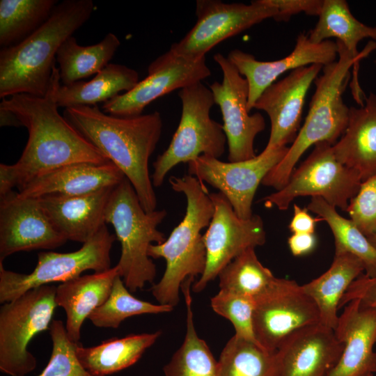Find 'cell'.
Here are the masks:
<instances>
[{
  "instance_id": "22",
  "label": "cell",
  "mask_w": 376,
  "mask_h": 376,
  "mask_svg": "<svg viewBox=\"0 0 376 376\" xmlns=\"http://www.w3.org/2000/svg\"><path fill=\"white\" fill-rule=\"evenodd\" d=\"M115 187L84 195L48 194L38 198L55 228L67 240L84 244L106 225L105 209Z\"/></svg>"
},
{
  "instance_id": "34",
  "label": "cell",
  "mask_w": 376,
  "mask_h": 376,
  "mask_svg": "<svg viewBox=\"0 0 376 376\" xmlns=\"http://www.w3.org/2000/svg\"><path fill=\"white\" fill-rule=\"evenodd\" d=\"M56 0H1L0 45H14L28 37L50 16Z\"/></svg>"
},
{
  "instance_id": "20",
  "label": "cell",
  "mask_w": 376,
  "mask_h": 376,
  "mask_svg": "<svg viewBox=\"0 0 376 376\" xmlns=\"http://www.w3.org/2000/svg\"><path fill=\"white\" fill-rule=\"evenodd\" d=\"M337 55L336 42L328 40L315 43L310 40L308 34L301 33L297 38L294 49L283 58L261 61L251 54L238 49L230 51L227 58L247 81V109L250 111L264 91L282 74L313 64L324 66L336 61Z\"/></svg>"
},
{
  "instance_id": "35",
  "label": "cell",
  "mask_w": 376,
  "mask_h": 376,
  "mask_svg": "<svg viewBox=\"0 0 376 376\" xmlns=\"http://www.w3.org/2000/svg\"><path fill=\"white\" fill-rule=\"evenodd\" d=\"M274 353L234 335L220 354L219 376H272Z\"/></svg>"
},
{
  "instance_id": "39",
  "label": "cell",
  "mask_w": 376,
  "mask_h": 376,
  "mask_svg": "<svg viewBox=\"0 0 376 376\" xmlns=\"http://www.w3.org/2000/svg\"><path fill=\"white\" fill-rule=\"evenodd\" d=\"M346 212L367 237L376 233V175L361 182Z\"/></svg>"
},
{
  "instance_id": "36",
  "label": "cell",
  "mask_w": 376,
  "mask_h": 376,
  "mask_svg": "<svg viewBox=\"0 0 376 376\" xmlns=\"http://www.w3.org/2000/svg\"><path fill=\"white\" fill-rule=\"evenodd\" d=\"M173 308L170 305H156L134 297L118 275L108 299L88 319L97 327L117 329L124 320L132 316L166 313Z\"/></svg>"
},
{
  "instance_id": "45",
  "label": "cell",
  "mask_w": 376,
  "mask_h": 376,
  "mask_svg": "<svg viewBox=\"0 0 376 376\" xmlns=\"http://www.w3.org/2000/svg\"><path fill=\"white\" fill-rule=\"evenodd\" d=\"M368 239L370 241V242L373 244V246L376 248V233L368 237Z\"/></svg>"
},
{
  "instance_id": "31",
  "label": "cell",
  "mask_w": 376,
  "mask_h": 376,
  "mask_svg": "<svg viewBox=\"0 0 376 376\" xmlns=\"http://www.w3.org/2000/svg\"><path fill=\"white\" fill-rule=\"evenodd\" d=\"M120 45V40L112 33H107L98 43L88 46L79 45L73 36L68 38L56 54L63 85H70L100 72Z\"/></svg>"
},
{
  "instance_id": "1",
  "label": "cell",
  "mask_w": 376,
  "mask_h": 376,
  "mask_svg": "<svg viewBox=\"0 0 376 376\" xmlns=\"http://www.w3.org/2000/svg\"><path fill=\"white\" fill-rule=\"evenodd\" d=\"M60 81L55 65L43 97L17 94L2 99L0 107L17 116L27 128L29 139L16 163L0 164V197L14 187L19 189L34 178L68 164L111 162L58 113L56 92Z\"/></svg>"
},
{
  "instance_id": "2",
  "label": "cell",
  "mask_w": 376,
  "mask_h": 376,
  "mask_svg": "<svg viewBox=\"0 0 376 376\" xmlns=\"http://www.w3.org/2000/svg\"><path fill=\"white\" fill-rule=\"evenodd\" d=\"M63 116L123 173L144 210H155L157 197L148 164L161 137V114L119 117L95 105L65 108Z\"/></svg>"
},
{
  "instance_id": "3",
  "label": "cell",
  "mask_w": 376,
  "mask_h": 376,
  "mask_svg": "<svg viewBox=\"0 0 376 376\" xmlns=\"http://www.w3.org/2000/svg\"><path fill=\"white\" fill-rule=\"evenodd\" d=\"M92 0L58 3L49 18L21 42L0 50V97L17 94L43 97L50 84L57 52L91 17Z\"/></svg>"
},
{
  "instance_id": "24",
  "label": "cell",
  "mask_w": 376,
  "mask_h": 376,
  "mask_svg": "<svg viewBox=\"0 0 376 376\" xmlns=\"http://www.w3.org/2000/svg\"><path fill=\"white\" fill-rule=\"evenodd\" d=\"M337 160L357 171L361 181L376 175V95L359 108L350 107L346 129L333 146Z\"/></svg>"
},
{
  "instance_id": "42",
  "label": "cell",
  "mask_w": 376,
  "mask_h": 376,
  "mask_svg": "<svg viewBox=\"0 0 376 376\" xmlns=\"http://www.w3.org/2000/svg\"><path fill=\"white\" fill-rule=\"evenodd\" d=\"M293 217L288 226L290 230L293 233H314L316 223L322 219L312 217L307 209L297 204L293 205Z\"/></svg>"
},
{
  "instance_id": "12",
  "label": "cell",
  "mask_w": 376,
  "mask_h": 376,
  "mask_svg": "<svg viewBox=\"0 0 376 376\" xmlns=\"http://www.w3.org/2000/svg\"><path fill=\"white\" fill-rule=\"evenodd\" d=\"M210 196L214 212L203 234L206 265L204 272L192 286L194 292L204 290L209 282L244 251L262 246L266 242L264 224L259 215L242 219L223 194L212 193Z\"/></svg>"
},
{
  "instance_id": "46",
  "label": "cell",
  "mask_w": 376,
  "mask_h": 376,
  "mask_svg": "<svg viewBox=\"0 0 376 376\" xmlns=\"http://www.w3.org/2000/svg\"><path fill=\"white\" fill-rule=\"evenodd\" d=\"M368 376H373V375H368Z\"/></svg>"
},
{
  "instance_id": "38",
  "label": "cell",
  "mask_w": 376,
  "mask_h": 376,
  "mask_svg": "<svg viewBox=\"0 0 376 376\" xmlns=\"http://www.w3.org/2000/svg\"><path fill=\"white\" fill-rule=\"evenodd\" d=\"M210 304L215 313L233 324L235 335L258 343L253 331L255 301L253 299L219 290L211 298Z\"/></svg>"
},
{
  "instance_id": "5",
  "label": "cell",
  "mask_w": 376,
  "mask_h": 376,
  "mask_svg": "<svg viewBox=\"0 0 376 376\" xmlns=\"http://www.w3.org/2000/svg\"><path fill=\"white\" fill-rule=\"evenodd\" d=\"M169 181L175 191L185 196V214L163 243L149 246L148 254L164 258L166 264L161 280L151 288L152 294L159 304L173 307L180 300L182 283L188 278L201 276L205 269L206 249L201 230L208 227L214 205L205 186L196 177L171 176Z\"/></svg>"
},
{
  "instance_id": "25",
  "label": "cell",
  "mask_w": 376,
  "mask_h": 376,
  "mask_svg": "<svg viewBox=\"0 0 376 376\" xmlns=\"http://www.w3.org/2000/svg\"><path fill=\"white\" fill-rule=\"evenodd\" d=\"M118 275L116 265L104 272L79 276L56 287L55 301L65 311V329L72 341L79 343L84 320L106 301Z\"/></svg>"
},
{
  "instance_id": "21",
  "label": "cell",
  "mask_w": 376,
  "mask_h": 376,
  "mask_svg": "<svg viewBox=\"0 0 376 376\" xmlns=\"http://www.w3.org/2000/svg\"><path fill=\"white\" fill-rule=\"evenodd\" d=\"M334 333L343 350L328 376H368L376 373L375 308L352 300L339 316Z\"/></svg>"
},
{
  "instance_id": "44",
  "label": "cell",
  "mask_w": 376,
  "mask_h": 376,
  "mask_svg": "<svg viewBox=\"0 0 376 376\" xmlns=\"http://www.w3.org/2000/svg\"><path fill=\"white\" fill-rule=\"evenodd\" d=\"M0 125L5 126H22L17 116L11 111L0 107Z\"/></svg>"
},
{
  "instance_id": "16",
  "label": "cell",
  "mask_w": 376,
  "mask_h": 376,
  "mask_svg": "<svg viewBox=\"0 0 376 376\" xmlns=\"http://www.w3.org/2000/svg\"><path fill=\"white\" fill-rule=\"evenodd\" d=\"M213 58L222 71L223 80L221 83L214 81L209 88L222 114L228 160L236 162L253 159L256 156L254 141L265 128V118L260 113H249L246 79L221 53L214 54Z\"/></svg>"
},
{
  "instance_id": "37",
  "label": "cell",
  "mask_w": 376,
  "mask_h": 376,
  "mask_svg": "<svg viewBox=\"0 0 376 376\" xmlns=\"http://www.w3.org/2000/svg\"><path fill=\"white\" fill-rule=\"evenodd\" d=\"M49 330L52 341L51 357L37 376H93L79 362L76 352L79 343L69 338L63 322L53 320Z\"/></svg>"
},
{
  "instance_id": "19",
  "label": "cell",
  "mask_w": 376,
  "mask_h": 376,
  "mask_svg": "<svg viewBox=\"0 0 376 376\" xmlns=\"http://www.w3.org/2000/svg\"><path fill=\"white\" fill-rule=\"evenodd\" d=\"M343 350L334 329L320 323L302 328L274 352L272 376H328Z\"/></svg>"
},
{
  "instance_id": "8",
  "label": "cell",
  "mask_w": 376,
  "mask_h": 376,
  "mask_svg": "<svg viewBox=\"0 0 376 376\" xmlns=\"http://www.w3.org/2000/svg\"><path fill=\"white\" fill-rule=\"evenodd\" d=\"M56 287L32 288L0 308V370L10 376H25L37 366L28 345L49 329L55 308Z\"/></svg>"
},
{
  "instance_id": "29",
  "label": "cell",
  "mask_w": 376,
  "mask_h": 376,
  "mask_svg": "<svg viewBox=\"0 0 376 376\" xmlns=\"http://www.w3.org/2000/svg\"><path fill=\"white\" fill-rule=\"evenodd\" d=\"M318 17L316 25L308 33L311 42L320 43L335 38L354 58L368 56L376 49V43L370 41L362 52L358 51L357 46L361 40H376V27L367 26L355 18L346 1L324 0Z\"/></svg>"
},
{
  "instance_id": "23",
  "label": "cell",
  "mask_w": 376,
  "mask_h": 376,
  "mask_svg": "<svg viewBox=\"0 0 376 376\" xmlns=\"http://www.w3.org/2000/svg\"><path fill=\"white\" fill-rule=\"evenodd\" d=\"M125 178L111 162L106 164L79 162L68 164L38 175L18 189L24 198L48 194L78 196L115 187Z\"/></svg>"
},
{
  "instance_id": "15",
  "label": "cell",
  "mask_w": 376,
  "mask_h": 376,
  "mask_svg": "<svg viewBox=\"0 0 376 376\" xmlns=\"http://www.w3.org/2000/svg\"><path fill=\"white\" fill-rule=\"evenodd\" d=\"M210 75L205 56L192 58L169 49L149 65L146 77L130 91L104 102L102 109L103 112L115 116H139L156 99L201 82Z\"/></svg>"
},
{
  "instance_id": "30",
  "label": "cell",
  "mask_w": 376,
  "mask_h": 376,
  "mask_svg": "<svg viewBox=\"0 0 376 376\" xmlns=\"http://www.w3.org/2000/svg\"><path fill=\"white\" fill-rule=\"evenodd\" d=\"M194 279L188 278L181 285L187 308L186 334L180 347L164 367L165 376H219L218 361L194 327L191 296Z\"/></svg>"
},
{
  "instance_id": "47",
  "label": "cell",
  "mask_w": 376,
  "mask_h": 376,
  "mask_svg": "<svg viewBox=\"0 0 376 376\" xmlns=\"http://www.w3.org/2000/svg\"><path fill=\"white\" fill-rule=\"evenodd\" d=\"M375 62L376 63V60L375 61Z\"/></svg>"
},
{
  "instance_id": "32",
  "label": "cell",
  "mask_w": 376,
  "mask_h": 376,
  "mask_svg": "<svg viewBox=\"0 0 376 376\" xmlns=\"http://www.w3.org/2000/svg\"><path fill=\"white\" fill-rule=\"evenodd\" d=\"M307 210L329 226L334 237L335 253H349L357 256L363 263L364 274L376 276V248L350 219L340 216L335 207L319 197L311 198Z\"/></svg>"
},
{
  "instance_id": "4",
  "label": "cell",
  "mask_w": 376,
  "mask_h": 376,
  "mask_svg": "<svg viewBox=\"0 0 376 376\" xmlns=\"http://www.w3.org/2000/svg\"><path fill=\"white\" fill-rule=\"evenodd\" d=\"M336 43L338 60L323 66L322 74L314 81L315 91L304 123L285 156L263 180V185L280 190L309 147L322 141L334 146L344 133L350 107L344 102L343 94L350 81V68L353 67L352 93L359 95L362 93L358 79L359 63L368 55L354 58L340 42Z\"/></svg>"
},
{
  "instance_id": "26",
  "label": "cell",
  "mask_w": 376,
  "mask_h": 376,
  "mask_svg": "<svg viewBox=\"0 0 376 376\" xmlns=\"http://www.w3.org/2000/svg\"><path fill=\"white\" fill-rule=\"evenodd\" d=\"M364 272L363 263L357 256L349 253H335L327 272L301 285L316 304L321 324L336 329L340 301L351 283Z\"/></svg>"
},
{
  "instance_id": "10",
  "label": "cell",
  "mask_w": 376,
  "mask_h": 376,
  "mask_svg": "<svg viewBox=\"0 0 376 376\" xmlns=\"http://www.w3.org/2000/svg\"><path fill=\"white\" fill-rule=\"evenodd\" d=\"M116 239L105 225L75 251L40 252L30 274L7 270L0 262V303L10 301L34 288L72 280L86 270L101 272L110 269V253Z\"/></svg>"
},
{
  "instance_id": "33",
  "label": "cell",
  "mask_w": 376,
  "mask_h": 376,
  "mask_svg": "<svg viewBox=\"0 0 376 376\" xmlns=\"http://www.w3.org/2000/svg\"><path fill=\"white\" fill-rule=\"evenodd\" d=\"M218 276L220 290L254 301L269 292L279 279L260 262L253 248L233 260Z\"/></svg>"
},
{
  "instance_id": "9",
  "label": "cell",
  "mask_w": 376,
  "mask_h": 376,
  "mask_svg": "<svg viewBox=\"0 0 376 376\" xmlns=\"http://www.w3.org/2000/svg\"><path fill=\"white\" fill-rule=\"evenodd\" d=\"M361 182L357 171L337 160L333 146L322 141L314 145L312 152L294 169L282 189L263 201L267 206L274 205L280 210H285L294 198L311 196L321 198L329 205L346 211Z\"/></svg>"
},
{
  "instance_id": "41",
  "label": "cell",
  "mask_w": 376,
  "mask_h": 376,
  "mask_svg": "<svg viewBox=\"0 0 376 376\" xmlns=\"http://www.w3.org/2000/svg\"><path fill=\"white\" fill-rule=\"evenodd\" d=\"M278 13L274 19L277 22H287L300 13L308 15H319L324 0H269Z\"/></svg>"
},
{
  "instance_id": "28",
  "label": "cell",
  "mask_w": 376,
  "mask_h": 376,
  "mask_svg": "<svg viewBox=\"0 0 376 376\" xmlns=\"http://www.w3.org/2000/svg\"><path fill=\"white\" fill-rule=\"evenodd\" d=\"M139 81L137 71L125 65L109 63L90 81L60 85L56 92L58 107L95 106L132 90Z\"/></svg>"
},
{
  "instance_id": "27",
  "label": "cell",
  "mask_w": 376,
  "mask_h": 376,
  "mask_svg": "<svg viewBox=\"0 0 376 376\" xmlns=\"http://www.w3.org/2000/svg\"><path fill=\"white\" fill-rule=\"evenodd\" d=\"M161 331L130 334L124 338H111L93 347L78 344L77 356L84 368L93 376H107L135 363L152 345Z\"/></svg>"
},
{
  "instance_id": "11",
  "label": "cell",
  "mask_w": 376,
  "mask_h": 376,
  "mask_svg": "<svg viewBox=\"0 0 376 376\" xmlns=\"http://www.w3.org/2000/svg\"><path fill=\"white\" fill-rule=\"evenodd\" d=\"M277 13L269 0L252 1L249 4L197 0L196 24L179 42L172 44L170 49L192 58L205 57L224 40L274 18Z\"/></svg>"
},
{
  "instance_id": "17",
  "label": "cell",
  "mask_w": 376,
  "mask_h": 376,
  "mask_svg": "<svg viewBox=\"0 0 376 376\" xmlns=\"http://www.w3.org/2000/svg\"><path fill=\"white\" fill-rule=\"evenodd\" d=\"M66 241L38 198L21 197L13 191L0 197V262L17 252L51 250Z\"/></svg>"
},
{
  "instance_id": "43",
  "label": "cell",
  "mask_w": 376,
  "mask_h": 376,
  "mask_svg": "<svg viewBox=\"0 0 376 376\" xmlns=\"http://www.w3.org/2000/svg\"><path fill=\"white\" fill-rule=\"evenodd\" d=\"M289 248L295 256L311 253L315 247L314 233H293L288 240Z\"/></svg>"
},
{
  "instance_id": "40",
  "label": "cell",
  "mask_w": 376,
  "mask_h": 376,
  "mask_svg": "<svg viewBox=\"0 0 376 376\" xmlns=\"http://www.w3.org/2000/svg\"><path fill=\"white\" fill-rule=\"evenodd\" d=\"M354 299L359 300L363 306L376 309V276L363 273L355 279L343 296L339 308Z\"/></svg>"
},
{
  "instance_id": "7",
  "label": "cell",
  "mask_w": 376,
  "mask_h": 376,
  "mask_svg": "<svg viewBox=\"0 0 376 376\" xmlns=\"http://www.w3.org/2000/svg\"><path fill=\"white\" fill-rule=\"evenodd\" d=\"M182 112L179 125L168 148L153 163L151 180L160 187L168 173L180 163H189L201 155L219 158L227 139L223 125L210 117L215 104L212 91L202 82L180 90Z\"/></svg>"
},
{
  "instance_id": "14",
  "label": "cell",
  "mask_w": 376,
  "mask_h": 376,
  "mask_svg": "<svg viewBox=\"0 0 376 376\" xmlns=\"http://www.w3.org/2000/svg\"><path fill=\"white\" fill-rule=\"evenodd\" d=\"M289 148L282 147L236 162H224L213 157L201 155L189 162L188 173L223 194L237 215L251 218L256 191L267 174L285 156Z\"/></svg>"
},
{
  "instance_id": "18",
  "label": "cell",
  "mask_w": 376,
  "mask_h": 376,
  "mask_svg": "<svg viewBox=\"0 0 376 376\" xmlns=\"http://www.w3.org/2000/svg\"><path fill=\"white\" fill-rule=\"evenodd\" d=\"M322 68L313 64L291 71L266 88L256 102L253 109L266 112L271 123L269 138L263 152L294 142L300 130L306 94Z\"/></svg>"
},
{
  "instance_id": "6",
  "label": "cell",
  "mask_w": 376,
  "mask_h": 376,
  "mask_svg": "<svg viewBox=\"0 0 376 376\" xmlns=\"http://www.w3.org/2000/svg\"><path fill=\"white\" fill-rule=\"evenodd\" d=\"M167 215L163 210L146 212L136 191L125 178L111 191L104 213L105 222L111 224L121 252L118 264L119 276L132 292L152 283L156 266L150 258L149 246L162 244L164 234L157 229Z\"/></svg>"
},
{
  "instance_id": "13",
  "label": "cell",
  "mask_w": 376,
  "mask_h": 376,
  "mask_svg": "<svg viewBox=\"0 0 376 376\" xmlns=\"http://www.w3.org/2000/svg\"><path fill=\"white\" fill-rule=\"evenodd\" d=\"M319 323L316 304L293 280L279 278L269 292L255 301V337L269 352L274 353L295 331Z\"/></svg>"
}]
</instances>
